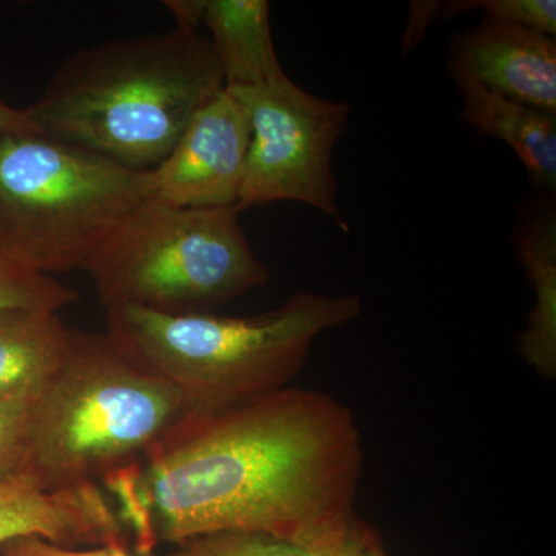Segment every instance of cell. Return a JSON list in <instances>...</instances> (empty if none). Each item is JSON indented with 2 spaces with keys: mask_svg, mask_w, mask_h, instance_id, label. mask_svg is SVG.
<instances>
[{
  "mask_svg": "<svg viewBox=\"0 0 556 556\" xmlns=\"http://www.w3.org/2000/svg\"><path fill=\"white\" fill-rule=\"evenodd\" d=\"M365 450L353 409L283 388L190 415L148 455L105 478L137 552L222 532L269 533L338 551L356 518Z\"/></svg>",
  "mask_w": 556,
  "mask_h": 556,
  "instance_id": "1",
  "label": "cell"
},
{
  "mask_svg": "<svg viewBox=\"0 0 556 556\" xmlns=\"http://www.w3.org/2000/svg\"><path fill=\"white\" fill-rule=\"evenodd\" d=\"M211 40L175 25L72 54L27 108L36 129L129 169L169 155L203 105L225 90Z\"/></svg>",
  "mask_w": 556,
  "mask_h": 556,
  "instance_id": "2",
  "label": "cell"
},
{
  "mask_svg": "<svg viewBox=\"0 0 556 556\" xmlns=\"http://www.w3.org/2000/svg\"><path fill=\"white\" fill-rule=\"evenodd\" d=\"M357 295L300 291L254 316L108 309V334L181 393L193 415H214L283 390L318 336L362 316Z\"/></svg>",
  "mask_w": 556,
  "mask_h": 556,
  "instance_id": "3",
  "label": "cell"
},
{
  "mask_svg": "<svg viewBox=\"0 0 556 556\" xmlns=\"http://www.w3.org/2000/svg\"><path fill=\"white\" fill-rule=\"evenodd\" d=\"M190 415L181 393L108 332L72 331L60 371L33 402L21 479L39 490L98 484L139 463Z\"/></svg>",
  "mask_w": 556,
  "mask_h": 556,
  "instance_id": "4",
  "label": "cell"
},
{
  "mask_svg": "<svg viewBox=\"0 0 556 556\" xmlns=\"http://www.w3.org/2000/svg\"><path fill=\"white\" fill-rule=\"evenodd\" d=\"M148 200V172L40 131L0 134V252L28 269H86Z\"/></svg>",
  "mask_w": 556,
  "mask_h": 556,
  "instance_id": "5",
  "label": "cell"
},
{
  "mask_svg": "<svg viewBox=\"0 0 556 556\" xmlns=\"http://www.w3.org/2000/svg\"><path fill=\"white\" fill-rule=\"evenodd\" d=\"M105 309L212 313L265 287L237 207H174L148 200L130 212L86 266Z\"/></svg>",
  "mask_w": 556,
  "mask_h": 556,
  "instance_id": "6",
  "label": "cell"
},
{
  "mask_svg": "<svg viewBox=\"0 0 556 556\" xmlns=\"http://www.w3.org/2000/svg\"><path fill=\"white\" fill-rule=\"evenodd\" d=\"M251 121L239 212L294 201L316 208L348 232L339 207L332 152L350 121L348 102L324 100L291 78L255 89H228Z\"/></svg>",
  "mask_w": 556,
  "mask_h": 556,
  "instance_id": "7",
  "label": "cell"
},
{
  "mask_svg": "<svg viewBox=\"0 0 556 556\" xmlns=\"http://www.w3.org/2000/svg\"><path fill=\"white\" fill-rule=\"evenodd\" d=\"M249 142L248 110L225 89L193 115L169 155L148 172L150 200L174 207H237Z\"/></svg>",
  "mask_w": 556,
  "mask_h": 556,
  "instance_id": "8",
  "label": "cell"
},
{
  "mask_svg": "<svg viewBox=\"0 0 556 556\" xmlns=\"http://www.w3.org/2000/svg\"><path fill=\"white\" fill-rule=\"evenodd\" d=\"M448 72L497 97L556 116V40L482 20L450 40Z\"/></svg>",
  "mask_w": 556,
  "mask_h": 556,
  "instance_id": "9",
  "label": "cell"
},
{
  "mask_svg": "<svg viewBox=\"0 0 556 556\" xmlns=\"http://www.w3.org/2000/svg\"><path fill=\"white\" fill-rule=\"evenodd\" d=\"M40 536L60 546H126L116 508L100 484L39 490L25 481L0 485V544Z\"/></svg>",
  "mask_w": 556,
  "mask_h": 556,
  "instance_id": "10",
  "label": "cell"
},
{
  "mask_svg": "<svg viewBox=\"0 0 556 556\" xmlns=\"http://www.w3.org/2000/svg\"><path fill=\"white\" fill-rule=\"evenodd\" d=\"M177 25L211 33L226 89H255L288 78L274 47L266 0H166Z\"/></svg>",
  "mask_w": 556,
  "mask_h": 556,
  "instance_id": "11",
  "label": "cell"
},
{
  "mask_svg": "<svg viewBox=\"0 0 556 556\" xmlns=\"http://www.w3.org/2000/svg\"><path fill=\"white\" fill-rule=\"evenodd\" d=\"M515 249L535 294L518 340L519 354L544 379L556 375V211L554 201L533 203L519 218Z\"/></svg>",
  "mask_w": 556,
  "mask_h": 556,
  "instance_id": "12",
  "label": "cell"
},
{
  "mask_svg": "<svg viewBox=\"0 0 556 556\" xmlns=\"http://www.w3.org/2000/svg\"><path fill=\"white\" fill-rule=\"evenodd\" d=\"M463 94L460 116L485 137L500 139L521 161L536 188L555 190L556 116L490 93L471 83H457Z\"/></svg>",
  "mask_w": 556,
  "mask_h": 556,
  "instance_id": "13",
  "label": "cell"
},
{
  "mask_svg": "<svg viewBox=\"0 0 556 556\" xmlns=\"http://www.w3.org/2000/svg\"><path fill=\"white\" fill-rule=\"evenodd\" d=\"M72 329L58 313L11 311L0 316V401H36L67 356Z\"/></svg>",
  "mask_w": 556,
  "mask_h": 556,
  "instance_id": "14",
  "label": "cell"
},
{
  "mask_svg": "<svg viewBox=\"0 0 556 556\" xmlns=\"http://www.w3.org/2000/svg\"><path fill=\"white\" fill-rule=\"evenodd\" d=\"M78 299L75 289L0 252V316L11 311L58 313Z\"/></svg>",
  "mask_w": 556,
  "mask_h": 556,
  "instance_id": "15",
  "label": "cell"
},
{
  "mask_svg": "<svg viewBox=\"0 0 556 556\" xmlns=\"http://www.w3.org/2000/svg\"><path fill=\"white\" fill-rule=\"evenodd\" d=\"M338 551H325L269 533L222 532L186 541L170 556H336Z\"/></svg>",
  "mask_w": 556,
  "mask_h": 556,
  "instance_id": "16",
  "label": "cell"
},
{
  "mask_svg": "<svg viewBox=\"0 0 556 556\" xmlns=\"http://www.w3.org/2000/svg\"><path fill=\"white\" fill-rule=\"evenodd\" d=\"M477 10L481 11L482 20L541 33L555 39V0H457L441 7L442 17L457 16Z\"/></svg>",
  "mask_w": 556,
  "mask_h": 556,
  "instance_id": "17",
  "label": "cell"
},
{
  "mask_svg": "<svg viewBox=\"0 0 556 556\" xmlns=\"http://www.w3.org/2000/svg\"><path fill=\"white\" fill-rule=\"evenodd\" d=\"M35 401H0V485L22 481Z\"/></svg>",
  "mask_w": 556,
  "mask_h": 556,
  "instance_id": "18",
  "label": "cell"
},
{
  "mask_svg": "<svg viewBox=\"0 0 556 556\" xmlns=\"http://www.w3.org/2000/svg\"><path fill=\"white\" fill-rule=\"evenodd\" d=\"M0 556H152L131 552L129 546H101L78 551L40 536H17L0 544Z\"/></svg>",
  "mask_w": 556,
  "mask_h": 556,
  "instance_id": "19",
  "label": "cell"
},
{
  "mask_svg": "<svg viewBox=\"0 0 556 556\" xmlns=\"http://www.w3.org/2000/svg\"><path fill=\"white\" fill-rule=\"evenodd\" d=\"M336 556H390L378 530L357 517L351 522Z\"/></svg>",
  "mask_w": 556,
  "mask_h": 556,
  "instance_id": "20",
  "label": "cell"
},
{
  "mask_svg": "<svg viewBox=\"0 0 556 556\" xmlns=\"http://www.w3.org/2000/svg\"><path fill=\"white\" fill-rule=\"evenodd\" d=\"M38 131L28 116L27 109H16L0 98V134Z\"/></svg>",
  "mask_w": 556,
  "mask_h": 556,
  "instance_id": "21",
  "label": "cell"
}]
</instances>
